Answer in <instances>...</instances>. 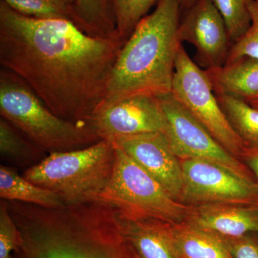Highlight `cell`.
<instances>
[{
	"instance_id": "1",
	"label": "cell",
	"mask_w": 258,
	"mask_h": 258,
	"mask_svg": "<svg viewBox=\"0 0 258 258\" xmlns=\"http://www.w3.org/2000/svg\"><path fill=\"white\" fill-rule=\"evenodd\" d=\"M125 42L88 35L73 22L30 18L0 2V64L52 113L91 125Z\"/></svg>"
},
{
	"instance_id": "2",
	"label": "cell",
	"mask_w": 258,
	"mask_h": 258,
	"mask_svg": "<svg viewBox=\"0 0 258 258\" xmlns=\"http://www.w3.org/2000/svg\"><path fill=\"white\" fill-rule=\"evenodd\" d=\"M180 14L179 0H159L154 12L139 22L117 57L103 105L137 95L171 93L181 44Z\"/></svg>"
},
{
	"instance_id": "3",
	"label": "cell",
	"mask_w": 258,
	"mask_h": 258,
	"mask_svg": "<svg viewBox=\"0 0 258 258\" xmlns=\"http://www.w3.org/2000/svg\"><path fill=\"white\" fill-rule=\"evenodd\" d=\"M0 113L41 149L53 152L80 149L101 139L91 125L57 116L23 80L0 71Z\"/></svg>"
},
{
	"instance_id": "4",
	"label": "cell",
	"mask_w": 258,
	"mask_h": 258,
	"mask_svg": "<svg viewBox=\"0 0 258 258\" xmlns=\"http://www.w3.org/2000/svg\"><path fill=\"white\" fill-rule=\"evenodd\" d=\"M114 160L113 142L101 140L81 149L51 152L24 177L66 203L97 200L111 179Z\"/></svg>"
},
{
	"instance_id": "5",
	"label": "cell",
	"mask_w": 258,
	"mask_h": 258,
	"mask_svg": "<svg viewBox=\"0 0 258 258\" xmlns=\"http://www.w3.org/2000/svg\"><path fill=\"white\" fill-rule=\"evenodd\" d=\"M113 145V173L97 200L115 205L128 220H157L169 224L184 221L189 205L174 200L126 153Z\"/></svg>"
},
{
	"instance_id": "6",
	"label": "cell",
	"mask_w": 258,
	"mask_h": 258,
	"mask_svg": "<svg viewBox=\"0 0 258 258\" xmlns=\"http://www.w3.org/2000/svg\"><path fill=\"white\" fill-rule=\"evenodd\" d=\"M171 94L220 145L240 159L247 145L222 111L206 71L191 60L182 44L176 56Z\"/></svg>"
},
{
	"instance_id": "7",
	"label": "cell",
	"mask_w": 258,
	"mask_h": 258,
	"mask_svg": "<svg viewBox=\"0 0 258 258\" xmlns=\"http://www.w3.org/2000/svg\"><path fill=\"white\" fill-rule=\"evenodd\" d=\"M157 98L165 117L164 134L180 160L196 159L213 163L242 179L256 183L248 166L220 145L171 93Z\"/></svg>"
},
{
	"instance_id": "8",
	"label": "cell",
	"mask_w": 258,
	"mask_h": 258,
	"mask_svg": "<svg viewBox=\"0 0 258 258\" xmlns=\"http://www.w3.org/2000/svg\"><path fill=\"white\" fill-rule=\"evenodd\" d=\"M183 187L179 202L189 206L205 204L258 205V186L222 166L196 159L181 160Z\"/></svg>"
},
{
	"instance_id": "9",
	"label": "cell",
	"mask_w": 258,
	"mask_h": 258,
	"mask_svg": "<svg viewBox=\"0 0 258 258\" xmlns=\"http://www.w3.org/2000/svg\"><path fill=\"white\" fill-rule=\"evenodd\" d=\"M91 125L101 140L166 130V120L157 96L137 95L100 107Z\"/></svg>"
},
{
	"instance_id": "10",
	"label": "cell",
	"mask_w": 258,
	"mask_h": 258,
	"mask_svg": "<svg viewBox=\"0 0 258 258\" xmlns=\"http://www.w3.org/2000/svg\"><path fill=\"white\" fill-rule=\"evenodd\" d=\"M183 13L178 40L195 47V62L204 70L223 66L232 43L223 18L212 0H197Z\"/></svg>"
},
{
	"instance_id": "11",
	"label": "cell",
	"mask_w": 258,
	"mask_h": 258,
	"mask_svg": "<svg viewBox=\"0 0 258 258\" xmlns=\"http://www.w3.org/2000/svg\"><path fill=\"white\" fill-rule=\"evenodd\" d=\"M112 142L157 180L171 198L179 201L183 187L181 160L164 133L139 134Z\"/></svg>"
},
{
	"instance_id": "12",
	"label": "cell",
	"mask_w": 258,
	"mask_h": 258,
	"mask_svg": "<svg viewBox=\"0 0 258 258\" xmlns=\"http://www.w3.org/2000/svg\"><path fill=\"white\" fill-rule=\"evenodd\" d=\"M120 235L108 240L118 258H180L171 224L157 220H128Z\"/></svg>"
},
{
	"instance_id": "13",
	"label": "cell",
	"mask_w": 258,
	"mask_h": 258,
	"mask_svg": "<svg viewBox=\"0 0 258 258\" xmlns=\"http://www.w3.org/2000/svg\"><path fill=\"white\" fill-rule=\"evenodd\" d=\"M184 221L222 237L258 233V205H193L190 206Z\"/></svg>"
},
{
	"instance_id": "14",
	"label": "cell",
	"mask_w": 258,
	"mask_h": 258,
	"mask_svg": "<svg viewBox=\"0 0 258 258\" xmlns=\"http://www.w3.org/2000/svg\"><path fill=\"white\" fill-rule=\"evenodd\" d=\"M205 71L217 96H229L244 102L258 98V58L244 57Z\"/></svg>"
},
{
	"instance_id": "15",
	"label": "cell",
	"mask_w": 258,
	"mask_h": 258,
	"mask_svg": "<svg viewBox=\"0 0 258 258\" xmlns=\"http://www.w3.org/2000/svg\"><path fill=\"white\" fill-rule=\"evenodd\" d=\"M171 230L180 258H233L220 236L186 221L171 224Z\"/></svg>"
},
{
	"instance_id": "16",
	"label": "cell",
	"mask_w": 258,
	"mask_h": 258,
	"mask_svg": "<svg viewBox=\"0 0 258 258\" xmlns=\"http://www.w3.org/2000/svg\"><path fill=\"white\" fill-rule=\"evenodd\" d=\"M74 14V23L88 35L120 38L112 0H75Z\"/></svg>"
},
{
	"instance_id": "17",
	"label": "cell",
	"mask_w": 258,
	"mask_h": 258,
	"mask_svg": "<svg viewBox=\"0 0 258 258\" xmlns=\"http://www.w3.org/2000/svg\"><path fill=\"white\" fill-rule=\"evenodd\" d=\"M0 197L49 208H60L63 204L57 194L34 184L5 166L0 167Z\"/></svg>"
},
{
	"instance_id": "18",
	"label": "cell",
	"mask_w": 258,
	"mask_h": 258,
	"mask_svg": "<svg viewBox=\"0 0 258 258\" xmlns=\"http://www.w3.org/2000/svg\"><path fill=\"white\" fill-rule=\"evenodd\" d=\"M60 239L28 240L20 258H115L101 244L98 246L75 243Z\"/></svg>"
},
{
	"instance_id": "19",
	"label": "cell",
	"mask_w": 258,
	"mask_h": 258,
	"mask_svg": "<svg viewBox=\"0 0 258 258\" xmlns=\"http://www.w3.org/2000/svg\"><path fill=\"white\" fill-rule=\"evenodd\" d=\"M215 96L232 128L244 143L248 147H258V109L233 97Z\"/></svg>"
},
{
	"instance_id": "20",
	"label": "cell",
	"mask_w": 258,
	"mask_h": 258,
	"mask_svg": "<svg viewBox=\"0 0 258 258\" xmlns=\"http://www.w3.org/2000/svg\"><path fill=\"white\" fill-rule=\"evenodd\" d=\"M17 13L30 18L61 19L74 23V8L66 0H1Z\"/></svg>"
},
{
	"instance_id": "21",
	"label": "cell",
	"mask_w": 258,
	"mask_h": 258,
	"mask_svg": "<svg viewBox=\"0 0 258 258\" xmlns=\"http://www.w3.org/2000/svg\"><path fill=\"white\" fill-rule=\"evenodd\" d=\"M159 0H112L118 37L126 41L139 22Z\"/></svg>"
},
{
	"instance_id": "22",
	"label": "cell",
	"mask_w": 258,
	"mask_h": 258,
	"mask_svg": "<svg viewBox=\"0 0 258 258\" xmlns=\"http://www.w3.org/2000/svg\"><path fill=\"white\" fill-rule=\"evenodd\" d=\"M247 0H212L225 22L232 43L238 40L251 25Z\"/></svg>"
},
{
	"instance_id": "23",
	"label": "cell",
	"mask_w": 258,
	"mask_h": 258,
	"mask_svg": "<svg viewBox=\"0 0 258 258\" xmlns=\"http://www.w3.org/2000/svg\"><path fill=\"white\" fill-rule=\"evenodd\" d=\"M247 3L251 16L250 27L232 44L225 64L232 63L244 57L258 58V0H247Z\"/></svg>"
},
{
	"instance_id": "24",
	"label": "cell",
	"mask_w": 258,
	"mask_h": 258,
	"mask_svg": "<svg viewBox=\"0 0 258 258\" xmlns=\"http://www.w3.org/2000/svg\"><path fill=\"white\" fill-rule=\"evenodd\" d=\"M35 147L15 130L8 120H0V152L5 157L21 159L30 157Z\"/></svg>"
},
{
	"instance_id": "25",
	"label": "cell",
	"mask_w": 258,
	"mask_h": 258,
	"mask_svg": "<svg viewBox=\"0 0 258 258\" xmlns=\"http://www.w3.org/2000/svg\"><path fill=\"white\" fill-rule=\"evenodd\" d=\"M23 235L12 220L5 204L0 207V258H12V252L23 245Z\"/></svg>"
},
{
	"instance_id": "26",
	"label": "cell",
	"mask_w": 258,
	"mask_h": 258,
	"mask_svg": "<svg viewBox=\"0 0 258 258\" xmlns=\"http://www.w3.org/2000/svg\"><path fill=\"white\" fill-rule=\"evenodd\" d=\"M221 237L233 258H258V233Z\"/></svg>"
},
{
	"instance_id": "27",
	"label": "cell",
	"mask_w": 258,
	"mask_h": 258,
	"mask_svg": "<svg viewBox=\"0 0 258 258\" xmlns=\"http://www.w3.org/2000/svg\"><path fill=\"white\" fill-rule=\"evenodd\" d=\"M240 159L253 173L258 186V147L246 148L241 156Z\"/></svg>"
},
{
	"instance_id": "28",
	"label": "cell",
	"mask_w": 258,
	"mask_h": 258,
	"mask_svg": "<svg viewBox=\"0 0 258 258\" xmlns=\"http://www.w3.org/2000/svg\"><path fill=\"white\" fill-rule=\"evenodd\" d=\"M197 0H179L180 10L181 13H184L186 10H189L194 4L196 3Z\"/></svg>"
},
{
	"instance_id": "29",
	"label": "cell",
	"mask_w": 258,
	"mask_h": 258,
	"mask_svg": "<svg viewBox=\"0 0 258 258\" xmlns=\"http://www.w3.org/2000/svg\"><path fill=\"white\" fill-rule=\"evenodd\" d=\"M246 103H249V105L258 109V98H255V99L250 100V101L246 102Z\"/></svg>"
},
{
	"instance_id": "30",
	"label": "cell",
	"mask_w": 258,
	"mask_h": 258,
	"mask_svg": "<svg viewBox=\"0 0 258 258\" xmlns=\"http://www.w3.org/2000/svg\"><path fill=\"white\" fill-rule=\"evenodd\" d=\"M66 1H67L68 3H70V4L72 5L73 8H74L75 0H66Z\"/></svg>"
}]
</instances>
